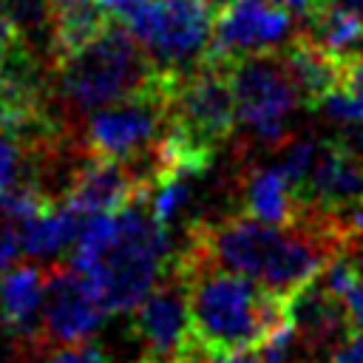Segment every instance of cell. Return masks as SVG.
Wrapping results in <instances>:
<instances>
[{
  "label": "cell",
  "instance_id": "obj_6",
  "mask_svg": "<svg viewBox=\"0 0 363 363\" xmlns=\"http://www.w3.org/2000/svg\"><path fill=\"white\" fill-rule=\"evenodd\" d=\"M170 125V94H145L94 111L85 122L82 145L94 156L139 167Z\"/></svg>",
  "mask_w": 363,
  "mask_h": 363
},
{
  "label": "cell",
  "instance_id": "obj_33",
  "mask_svg": "<svg viewBox=\"0 0 363 363\" xmlns=\"http://www.w3.org/2000/svg\"><path fill=\"white\" fill-rule=\"evenodd\" d=\"M329 3H335V6H343V9H352V11L363 14V0H329Z\"/></svg>",
  "mask_w": 363,
  "mask_h": 363
},
{
  "label": "cell",
  "instance_id": "obj_1",
  "mask_svg": "<svg viewBox=\"0 0 363 363\" xmlns=\"http://www.w3.org/2000/svg\"><path fill=\"white\" fill-rule=\"evenodd\" d=\"M187 284L193 335L207 352L258 349V343L286 323V298L255 278L224 269L193 241L170 261Z\"/></svg>",
  "mask_w": 363,
  "mask_h": 363
},
{
  "label": "cell",
  "instance_id": "obj_9",
  "mask_svg": "<svg viewBox=\"0 0 363 363\" xmlns=\"http://www.w3.org/2000/svg\"><path fill=\"white\" fill-rule=\"evenodd\" d=\"M133 332L145 346L142 363H170L193 340L187 284L173 264L133 309Z\"/></svg>",
  "mask_w": 363,
  "mask_h": 363
},
{
  "label": "cell",
  "instance_id": "obj_15",
  "mask_svg": "<svg viewBox=\"0 0 363 363\" xmlns=\"http://www.w3.org/2000/svg\"><path fill=\"white\" fill-rule=\"evenodd\" d=\"M82 218H85V213H79L65 199L48 201L40 213H34L31 218L17 224L23 252L31 255V258H45V261L60 255L68 244L77 241Z\"/></svg>",
  "mask_w": 363,
  "mask_h": 363
},
{
  "label": "cell",
  "instance_id": "obj_11",
  "mask_svg": "<svg viewBox=\"0 0 363 363\" xmlns=\"http://www.w3.org/2000/svg\"><path fill=\"white\" fill-rule=\"evenodd\" d=\"M147 196L130 164L85 153L79 164L71 173V182L62 193L68 204H74L79 213H119L133 199Z\"/></svg>",
  "mask_w": 363,
  "mask_h": 363
},
{
  "label": "cell",
  "instance_id": "obj_32",
  "mask_svg": "<svg viewBox=\"0 0 363 363\" xmlns=\"http://www.w3.org/2000/svg\"><path fill=\"white\" fill-rule=\"evenodd\" d=\"M48 3L57 14V11H65V9H74V6H82V3H91V0H48Z\"/></svg>",
  "mask_w": 363,
  "mask_h": 363
},
{
  "label": "cell",
  "instance_id": "obj_12",
  "mask_svg": "<svg viewBox=\"0 0 363 363\" xmlns=\"http://www.w3.org/2000/svg\"><path fill=\"white\" fill-rule=\"evenodd\" d=\"M301 207L312 210H343L363 204V162L352 156L335 136L320 139L318 162L298 190Z\"/></svg>",
  "mask_w": 363,
  "mask_h": 363
},
{
  "label": "cell",
  "instance_id": "obj_28",
  "mask_svg": "<svg viewBox=\"0 0 363 363\" xmlns=\"http://www.w3.org/2000/svg\"><path fill=\"white\" fill-rule=\"evenodd\" d=\"M40 363H82V346H60V352L43 357Z\"/></svg>",
  "mask_w": 363,
  "mask_h": 363
},
{
  "label": "cell",
  "instance_id": "obj_13",
  "mask_svg": "<svg viewBox=\"0 0 363 363\" xmlns=\"http://www.w3.org/2000/svg\"><path fill=\"white\" fill-rule=\"evenodd\" d=\"M48 269L37 264H17L0 275V323L20 340L43 349V301Z\"/></svg>",
  "mask_w": 363,
  "mask_h": 363
},
{
  "label": "cell",
  "instance_id": "obj_17",
  "mask_svg": "<svg viewBox=\"0 0 363 363\" xmlns=\"http://www.w3.org/2000/svg\"><path fill=\"white\" fill-rule=\"evenodd\" d=\"M306 34L340 60H354L363 51V14L320 0L306 17Z\"/></svg>",
  "mask_w": 363,
  "mask_h": 363
},
{
  "label": "cell",
  "instance_id": "obj_30",
  "mask_svg": "<svg viewBox=\"0 0 363 363\" xmlns=\"http://www.w3.org/2000/svg\"><path fill=\"white\" fill-rule=\"evenodd\" d=\"M82 363H113V360H108L96 346H82Z\"/></svg>",
  "mask_w": 363,
  "mask_h": 363
},
{
  "label": "cell",
  "instance_id": "obj_7",
  "mask_svg": "<svg viewBox=\"0 0 363 363\" xmlns=\"http://www.w3.org/2000/svg\"><path fill=\"white\" fill-rule=\"evenodd\" d=\"M295 37L292 11L272 0H227L216 9L207 57L235 62L252 54H278Z\"/></svg>",
  "mask_w": 363,
  "mask_h": 363
},
{
  "label": "cell",
  "instance_id": "obj_24",
  "mask_svg": "<svg viewBox=\"0 0 363 363\" xmlns=\"http://www.w3.org/2000/svg\"><path fill=\"white\" fill-rule=\"evenodd\" d=\"M17 45H23V34L9 11V6L0 0V57H6L9 51H14Z\"/></svg>",
  "mask_w": 363,
  "mask_h": 363
},
{
  "label": "cell",
  "instance_id": "obj_23",
  "mask_svg": "<svg viewBox=\"0 0 363 363\" xmlns=\"http://www.w3.org/2000/svg\"><path fill=\"white\" fill-rule=\"evenodd\" d=\"M329 363H363V329H352L332 352Z\"/></svg>",
  "mask_w": 363,
  "mask_h": 363
},
{
  "label": "cell",
  "instance_id": "obj_14",
  "mask_svg": "<svg viewBox=\"0 0 363 363\" xmlns=\"http://www.w3.org/2000/svg\"><path fill=\"white\" fill-rule=\"evenodd\" d=\"M278 57L284 60L301 105L306 111H318V105L335 94L337 88L346 85V71H349V60H340L335 54H329L326 48H320L306 31L295 34L281 51Z\"/></svg>",
  "mask_w": 363,
  "mask_h": 363
},
{
  "label": "cell",
  "instance_id": "obj_3",
  "mask_svg": "<svg viewBox=\"0 0 363 363\" xmlns=\"http://www.w3.org/2000/svg\"><path fill=\"white\" fill-rule=\"evenodd\" d=\"M176 250L170 230L153 218L147 196H139L116 213V235L85 275L96 284L108 312H133L162 281Z\"/></svg>",
  "mask_w": 363,
  "mask_h": 363
},
{
  "label": "cell",
  "instance_id": "obj_19",
  "mask_svg": "<svg viewBox=\"0 0 363 363\" xmlns=\"http://www.w3.org/2000/svg\"><path fill=\"white\" fill-rule=\"evenodd\" d=\"M318 111L337 122V125H349V122H363V51L349 60V71H346V85L337 88L335 94H329Z\"/></svg>",
  "mask_w": 363,
  "mask_h": 363
},
{
  "label": "cell",
  "instance_id": "obj_20",
  "mask_svg": "<svg viewBox=\"0 0 363 363\" xmlns=\"http://www.w3.org/2000/svg\"><path fill=\"white\" fill-rule=\"evenodd\" d=\"M20 182H34V153L26 136L6 125L0 128V190Z\"/></svg>",
  "mask_w": 363,
  "mask_h": 363
},
{
  "label": "cell",
  "instance_id": "obj_26",
  "mask_svg": "<svg viewBox=\"0 0 363 363\" xmlns=\"http://www.w3.org/2000/svg\"><path fill=\"white\" fill-rule=\"evenodd\" d=\"M207 363H264L255 349H221L207 352Z\"/></svg>",
  "mask_w": 363,
  "mask_h": 363
},
{
  "label": "cell",
  "instance_id": "obj_4",
  "mask_svg": "<svg viewBox=\"0 0 363 363\" xmlns=\"http://www.w3.org/2000/svg\"><path fill=\"white\" fill-rule=\"evenodd\" d=\"M116 17L150 60L179 79L207 57L216 20L210 0H130Z\"/></svg>",
  "mask_w": 363,
  "mask_h": 363
},
{
  "label": "cell",
  "instance_id": "obj_16",
  "mask_svg": "<svg viewBox=\"0 0 363 363\" xmlns=\"http://www.w3.org/2000/svg\"><path fill=\"white\" fill-rule=\"evenodd\" d=\"M244 213L258 221L289 227L301 216V199L278 164L252 167L244 179Z\"/></svg>",
  "mask_w": 363,
  "mask_h": 363
},
{
  "label": "cell",
  "instance_id": "obj_8",
  "mask_svg": "<svg viewBox=\"0 0 363 363\" xmlns=\"http://www.w3.org/2000/svg\"><path fill=\"white\" fill-rule=\"evenodd\" d=\"M108 306L96 284L74 269H48L45 301H43V346H82L91 340L108 318Z\"/></svg>",
  "mask_w": 363,
  "mask_h": 363
},
{
  "label": "cell",
  "instance_id": "obj_5",
  "mask_svg": "<svg viewBox=\"0 0 363 363\" xmlns=\"http://www.w3.org/2000/svg\"><path fill=\"white\" fill-rule=\"evenodd\" d=\"M235 96V119L247 136L261 147H284L289 119L301 105L298 88L278 54H252L230 65Z\"/></svg>",
  "mask_w": 363,
  "mask_h": 363
},
{
  "label": "cell",
  "instance_id": "obj_18",
  "mask_svg": "<svg viewBox=\"0 0 363 363\" xmlns=\"http://www.w3.org/2000/svg\"><path fill=\"white\" fill-rule=\"evenodd\" d=\"M111 17L113 14H108L96 0L65 9V11H57L54 14V65L62 57L74 54L77 48L88 45L108 26Z\"/></svg>",
  "mask_w": 363,
  "mask_h": 363
},
{
  "label": "cell",
  "instance_id": "obj_22",
  "mask_svg": "<svg viewBox=\"0 0 363 363\" xmlns=\"http://www.w3.org/2000/svg\"><path fill=\"white\" fill-rule=\"evenodd\" d=\"M20 252H23V247H20L17 227L9 224V221H0V275L14 264V258Z\"/></svg>",
  "mask_w": 363,
  "mask_h": 363
},
{
  "label": "cell",
  "instance_id": "obj_27",
  "mask_svg": "<svg viewBox=\"0 0 363 363\" xmlns=\"http://www.w3.org/2000/svg\"><path fill=\"white\" fill-rule=\"evenodd\" d=\"M170 363H207V349H204V346L196 340V335H193V340H190Z\"/></svg>",
  "mask_w": 363,
  "mask_h": 363
},
{
  "label": "cell",
  "instance_id": "obj_2",
  "mask_svg": "<svg viewBox=\"0 0 363 363\" xmlns=\"http://www.w3.org/2000/svg\"><path fill=\"white\" fill-rule=\"evenodd\" d=\"M176 82L179 77L164 74L119 17H111L88 45L54 65V94L77 113L145 94L173 96Z\"/></svg>",
  "mask_w": 363,
  "mask_h": 363
},
{
  "label": "cell",
  "instance_id": "obj_31",
  "mask_svg": "<svg viewBox=\"0 0 363 363\" xmlns=\"http://www.w3.org/2000/svg\"><path fill=\"white\" fill-rule=\"evenodd\" d=\"M96 3H99V6H102L108 14H113V17H116V14H119V11H122V9H125L130 0H96Z\"/></svg>",
  "mask_w": 363,
  "mask_h": 363
},
{
  "label": "cell",
  "instance_id": "obj_29",
  "mask_svg": "<svg viewBox=\"0 0 363 363\" xmlns=\"http://www.w3.org/2000/svg\"><path fill=\"white\" fill-rule=\"evenodd\" d=\"M272 3H278V6H284L286 11H292V14H301V17H309L312 14V9L320 3V0H272Z\"/></svg>",
  "mask_w": 363,
  "mask_h": 363
},
{
  "label": "cell",
  "instance_id": "obj_21",
  "mask_svg": "<svg viewBox=\"0 0 363 363\" xmlns=\"http://www.w3.org/2000/svg\"><path fill=\"white\" fill-rule=\"evenodd\" d=\"M318 153H320V139H312V136H292L284 147H281V159H278V167L281 173L289 179V184L295 187V193L303 187V182L309 179L315 162H318Z\"/></svg>",
  "mask_w": 363,
  "mask_h": 363
},
{
  "label": "cell",
  "instance_id": "obj_35",
  "mask_svg": "<svg viewBox=\"0 0 363 363\" xmlns=\"http://www.w3.org/2000/svg\"><path fill=\"white\" fill-rule=\"evenodd\" d=\"M224 3H227V0H210V6H213V9H221Z\"/></svg>",
  "mask_w": 363,
  "mask_h": 363
},
{
  "label": "cell",
  "instance_id": "obj_10",
  "mask_svg": "<svg viewBox=\"0 0 363 363\" xmlns=\"http://www.w3.org/2000/svg\"><path fill=\"white\" fill-rule=\"evenodd\" d=\"M286 318L298 329V335L303 337V343L309 346V352L318 363L320 360L329 363L332 352L354 329L343 298L329 292L320 284V278L309 281L306 286L295 289L286 298Z\"/></svg>",
  "mask_w": 363,
  "mask_h": 363
},
{
  "label": "cell",
  "instance_id": "obj_34",
  "mask_svg": "<svg viewBox=\"0 0 363 363\" xmlns=\"http://www.w3.org/2000/svg\"><path fill=\"white\" fill-rule=\"evenodd\" d=\"M9 122H11V111H9V105H6V99L0 94V128H6Z\"/></svg>",
  "mask_w": 363,
  "mask_h": 363
},
{
  "label": "cell",
  "instance_id": "obj_25",
  "mask_svg": "<svg viewBox=\"0 0 363 363\" xmlns=\"http://www.w3.org/2000/svg\"><path fill=\"white\" fill-rule=\"evenodd\" d=\"M335 139L363 162V122H349V125H340V130L335 133Z\"/></svg>",
  "mask_w": 363,
  "mask_h": 363
}]
</instances>
